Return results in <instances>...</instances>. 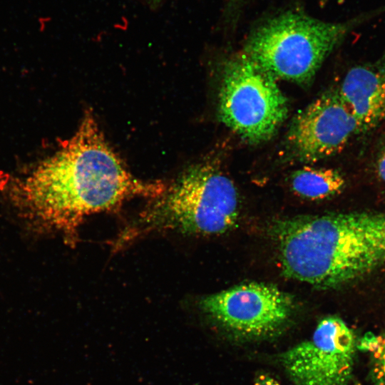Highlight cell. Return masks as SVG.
I'll use <instances>...</instances> for the list:
<instances>
[{"label": "cell", "mask_w": 385, "mask_h": 385, "mask_svg": "<svg viewBox=\"0 0 385 385\" xmlns=\"http://www.w3.org/2000/svg\"><path fill=\"white\" fill-rule=\"evenodd\" d=\"M254 385H279V384L270 374L261 373L257 375Z\"/></svg>", "instance_id": "obj_12"}, {"label": "cell", "mask_w": 385, "mask_h": 385, "mask_svg": "<svg viewBox=\"0 0 385 385\" xmlns=\"http://www.w3.org/2000/svg\"><path fill=\"white\" fill-rule=\"evenodd\" d=\"M358 133L357 122L337 89L323 93L294 116L287 141L297 158L313 163L339 153Z\"/></svg>", "instance_id": "obj_7"}, {"label": "cell", "mask_w": 385, "mask_h": 385, "mask_svg": "<svg viewBox=\"0 0 385 385\" xmlns=\"http://www.w3.org/2000/svg\"><path fill=\"white\" fill-rule=\"evenodd\" d=\"M200 307L227 332L257 339L272 336L287 324L293 314L294 301L273 284L249 282L205 296Z\"/></svg>", "instance_id": "obj_5"}, {"label": "cell", "mask_w": 385, "mask_h": 385, "mask_svg": "<svg viewBox=\"0 0 385 385\" xmlns=\"http://www.w3.org/2000/svg\"><path fill=\"white\" fill-rule=\"evenodd\" d=\"M356 348L369 354L371 379L374 385H385V334H365Z\"/></svg>", "instance_id": "obj_11"}, {"label": "cell", "mask_w": 385, "mask_h": 385, "mask_svg": "<svg viewBox=\"0 0 385 385\" xmlns=\"http://www.w3.org/2000/svg\"><path fill=\"white\" fill-rule=\"evenodd\" d=\"M293 191L302 197L322 200L342 191L345 180L337 170L306 166L295 171L291 178Z\"/></svg>", "instance_id": "obj_10"}, {"label": "cell", "mask_w": 385, "mask_h": 385, "mask_svg": "<svg viewBox=\"0 0 385 385\" xmlns=\"http://www.w3.org/2000/svg\"><path fill=\"white\" fill-rule=\"evenodd\" d=\"M338 92L354 116L359 133L385 120V65H360L345 75Z\"/></svg>", "instance_id": "obj_8"}, {"label": "cell", "mask_w": 385, "mask_h": 385, "mask_svg": "<svg viewBox=\"0 0 385 385\" xmlns=\"http://www.w3.org/2000/svg\"><path fill=\"white\" fill-rule=\"evenodd\" d=\"M218 106L221 121L250 143L270 140L288 113L276 78L244 52L225 65Z\"/></svg>", "instance_id": "obj_4"}, {"label": "cell", "mask_w": 385, "mask_h": 385, "mask_svg": "<svg viewBox=\"0 0 385 385\" xmlns=\"http://www.w3.org/2000/svg\"><path fill=\"white\" fill-rule=\"evenodd\" d=\"M384 9L337 23L302 13H284L257 28L243 52L276 79L307 84L352 28Z\"/></svg>", "instance_id": "obj_3"}, {"label": "cell", "mask_w": 385, "mask_h": 385, "mask_svg": "<svg viewBox=\"0 0 385 385\" xmlns=\"http://www.w3.org/2000/svg\"><path fill=\"white\" fill-rule=\"evenodd\" d=\"M377 173L380 178L385 183V146L377 159Z\"/></svg>", "instance_id": "obj_13"}, {"label": "cell", "mask_w": 385, "mask_h": 385, "mask_svg": "<svg viewBox=\"0 0 385 385\" xmlns=\"http://www.w3.org/2000/svg\"><path fill=\"white\" fill-rule=\"evenodd\" d=\"M166 186L135 178L86 111L75 134L10 189L12 203L34 227L74 242L88 216L118 208L133 197L155 198Z\"/></svg>", "instance_id": "obj_1"}, {"label": "cell", "mask_w": 385, "mask_h": 385, "mask_svg": "<svg viewBox=\"0 0 385 385\" xmlns=\"http://www.w3.org/2000/svg\"><path fill=\"white\" fill-rule=\"evenodd\" d=\"M239 200L232 180L212 163L187 170L147 207L119 242L151 231L222 234L235 225Z\"/></svg>", "instance_id": "obj_2"}, {"label": "cell", "mask_w": 385, "mask_h": 385, "mask_svg": "<svg viewBox=\"0 0 385 385\" xmlns=\"http://www.w3.org/2000/svg\"><path fill=\"white\" fill-rule=\"evenodd\" d=\"M351 226L361 278L385 265V212H351Z\"/></svg>", "instance_id": "obj_9"}, {"label": "cell", "mask_w": 385, "mask_h": 385, "mask_svg": "<svg viewBox=\"0 0 385 385\" xmlns=\"http://www.w3.org/2000/svg\"><path fill=\"white\" fill-rule=\"evenodd\" d=\"M356 347L352 330L341 318L329 316L318 323L309 340L279 358L296 385H347Z\"/></svg>", "instance_id": "obj_6"}]
</instances>
